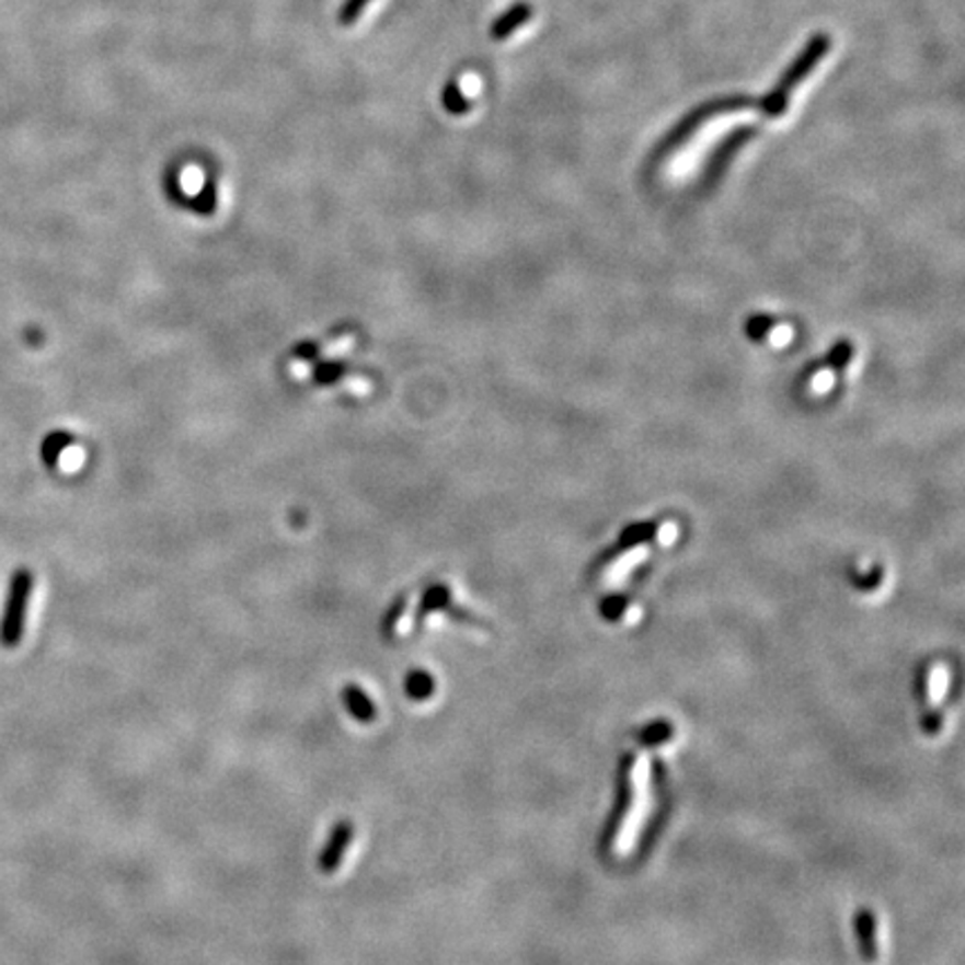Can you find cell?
<instances>
[{"label": "cell", "mask_w": 965, "mask_h": 965, "mask_svg": "<svg viewBox=\"0 0 965 965\" xmlns=\"http://www.w3.org/2000/svg\"><path fill=\"white\" fill-rule=\"evenodd\" d=\"M32 588H34V575L27 571V567H21V571H16L12 577L3 619H0V644L5 648H14L23 640Z\"/></svg>", "instance_id": "6da1fadb"}, {"label": "cell", "mask_w": 965, "mask_h": 965, "mask_svg": "<svg viewBox=\"0 0 965 965\" xmlns=\"http://www.w3.org/2000/svg\"><path fill=\"white\" fill-rule=\"evenodd\" d=\"M354 834H356V827L352 820H340L331 829L324 847L320 849V854H318V870L324 876H331L340 865H343L347 851L352 847Z\"/></svg>", "instance_id": "7a4b0ae2"}, {"label": "cell", "mask_w": 965, "mask_h": 965, "mask_svg": "<svg viewBox=\"0 0 965 965\" xmlns=\"http://www.w3.org/2000/svg\"><path fill=\"white\" fill-rule=\"evenodd\" d=\"M749 335L756 343L769 347V349H782L793 343V326L780 318L773 315H756L747 324Z\"/></svg>", "instance_id": "3957f363"}, {"label": "cell", "mask_w": 965, "mask_h": 965, "mask_svg": "<svg viewBox=\"0 0 965 965\" xmlns=\"http://www.w3.org/2000/svg\"><path fill=\"white\" fill-rule=\"evenodd\" d=\"M343 704L347 709V713L360 722V724H371L378 720V706L374 704V700L369 698V693L365 689H360L358 685H347L343 689Z\"/></svg>", "instance_id": "277c9868"}, {"label": "cell", "mask_w": 965, "mask_h": 965, "mask_svg": "<svg viewBox=\"0 0 965 965\" xmlns=\"http://www.w3.org/2000/svg\"><path fill=\"white\" fill-rule=\"evenodd\" d=\"M405 696L414 702H427L436 691V679L425 668H414L405 675Z\"/></svg>", "instance_id": "5b68a950"}, {"label": "cell", "mask_w": 965, "mask_h": 965, "mask_svg": "<svg viewBox=\"0 0 965 965\" xmlns=\"http://www.w3.org/2000/svg\"><path fill=\"white\" fill-rule=\"evenodd\" d=\"M528 19H530V8L526 3H519L515 8H509L503 16H498L494 21L492 38L494 41H505L515 30H519Z\"/></svg>", "instance_id": "8992f818"}, {"label": "cell", "mask_w": 965, "mask_h": 965, "mask_svg": "<svg viewBox=\"0 0 965 965\" xmlns=\"http://www.w3.org/2000/svg\"><path fill=\"white\" fill-rule=\"evenodd\" d=\"M440 99H443L445 110L451 112V115H466V112H470V105H472L470 99L463 94V90H461V85L457 81L445 83Z\"/></svg>", "instance_id": "52a82bcc"}, {"label": "cell", "mask_w": 965, "mask_h": 965, "mask_svg": "<svg viewBox=\"0 0 965 965\" xmlns=\"http://www.w3.org/2000/svg\"><path fill=\"white\" fill-rule=\"evenodd\" d=\"M371 0H343V5L337 10V23L343 27H352L360 21L365 10L369 8Z\"/></svg>", "instance_id": "ba28073f"}, {"label": "cell", "mask_w": 965, "mask_h": 965, "mask_svg": "<svg viewBox=\"0 0 965 965\" xmlns=\"http://www.w3.org/2000/svg\"><path fill=\"white\" fill-rule=\"evenodd\" d=\"M68 443H70V436L64 434V432H56V434H51V436L45 440V445H43V459H45V463H47L49 468H54L56 459H59V453L66 449Z\"/></svg>", "instance_id": "9c48e42d"}]
</instances>
